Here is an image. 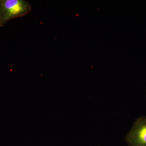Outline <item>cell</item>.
Returning a JSON list of instances; mask_svg holds the SVG:
<instances>
[{"instance_id":"cell-1","label":"cell","mask_w":146,"mask_h":146,"mask_svg":"<svg viewBox=\"0 0 146 146\" xmlns=\"http://www.w3.org/2000/svg\"><path fill=\"white\" fill-rule=\"evenodd\" d=\"M31 8V4L24 0H0V27L30 13Z\"/></svg>"},{"instance_id":"cell-2","label":"cell","mask_w":146,"mask_h":146,"mask_svg":"<svg viewBox=\"0 0 146 146\" xmlns=\"http://www.w3.org/2000/svg\"><path fill=\"white\" fill-rule=\"evenodd\" d=\"M125 140L129 146H146V117L136 120Z\"/></svg>"}]
</instances>
